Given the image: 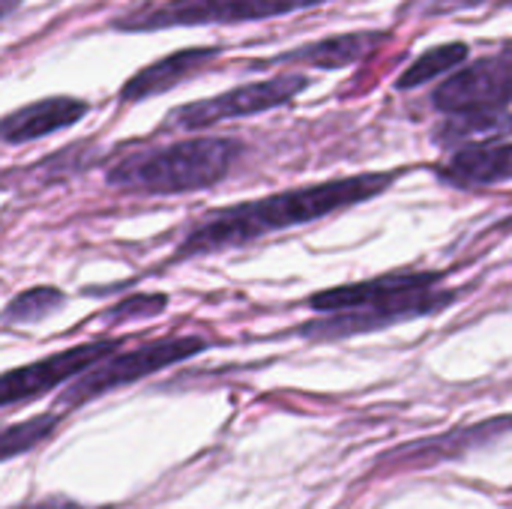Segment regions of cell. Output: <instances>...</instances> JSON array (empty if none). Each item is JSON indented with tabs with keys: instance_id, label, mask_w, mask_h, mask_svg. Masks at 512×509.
<instances>
[{
	"instance_id": "cell-1",
	"label": "cell",
	"mask_w": 512,
	"mask_h": 509,
	"mask_svg": "<svg viewBox=\"0 0 512 509\" xmlns=\"http://www.w3.org/2000/svg\"><path fill=\"white\" fill-rule=\"evenodd\" d=\"M396 171L390 174H354L342 180H327L315 186H300L288 192H276L270 198L243 201L222 207L216 213H207L204 222L192 228V234L180 243L177 258H195L222 252L231 246H246L258 237H267L273 231L297 228L315 219H324L336 210L354 207L360 201H372L384 189L396 183Z\"/></svg>"
},
{
	"instance_id": "cell-2",
	"label": "cell",
	"mask_w": 512,
	"mask_h": 509,
	"mask_svg": "<svg viewBox=\"0 0 512 509\" xmlns=\"http://www.w3.org/2000/svg\"><path fill=\"white\" fill-rule=\"evenodd\" d=\"M243 144L234 138H186L168 147L141 150L108 168L105 180L111 189L132 195H180L222 183Z\"/></svg>"
},
{
	"instance_id": "cell-3",
	"label": "cell",
	"mask_w": 512,
	"mask_h": 509,
	"mask_svg": "<svg viewBox=\"0 0 512 509\" xmlns=\"http://www.w3.org/2000/svg\"><path fill=\"white\" fill-rule=\"evenodd\" d=\"M324 3L330 0H150L117 15L111 27L120 33H153L171 27L243 24V21L291 15Z\"/></svg>"
},
{
	"instance_id": "cell-4",
	"label": "cell",
	"mask_w": 512,
	"mask_h": 509,
	"mask_svg": "<svg viewBox=\"0 0 512 509\" xmlns=\"http://www.w3.org/2000/svg\"><path fill=\"white\" fill-rule=\"evenodd\" d=\"M210 348L207 339L201 336H174V339H156L147 342L141 348L132 351H117L114 357H108L105 363L93 366L87 375L75 378L63 396H60V408H78L90 399H99L111 390L129 387L141 378H150L174 363H183L195 354H204Z\"/></svg>"
},
{
	"instance_id": "cell-5",
	"label": "cell",
	"mask_w": 512,
	"mask_h": 509,
	"mask_svg": "<svg viewBox=\"0 0 512 509\" xmlns=\"http://www.w3.org/2000/svg\"><path fill=\"white\" fill-rule=\"evenodd\" d=\"M306 87H309V78L303 72H285V75H276V78H267V81L231 87V90H225L219 96H210V99L180 105V108H174L168 114L165 126L195 132V129H207V126L222 123V120L264 114V111H273L279 105H288Z\"/></svg>"
},
{
	"instance_id": "cell-6",
	"label": "cell",
	"mask_w": 512,
	"mask_h": 509,
	"mask_svg": "<svg viewBox=\"0 0 512 509\" xmlns=\"http://www.w3.org/2000/svg\"><path fill=\"white\" fill-rule=\"evenodd\" d=\"M117 351H120L117 339H96V342H84V345H75L69 351L51 354L45 360H36L30 366L9 369L0 378V405L9 411L12 405L39 399V396H45L48 390H54V387H60L66 381L72 384L75 378L87 375L93 366L105 363Z\"/></svg>"
},
{
	"instance_id": "cell-7",
	"label": "cell",
	"mask_w": 512,
	"mask_h": 509,
	"mask_svg": "<svg viewBox=\"0 0 512 509\" xmlns=\"http://www.w3.org/2000/svg\"><path fill=\"white\" fill-rule=\"evenodd\" d=\"M512 102V48L489 54L477 63L456 69L435 93L432 105L438 111L465 114V111H501Z\"/></svg>"
},
{
	"instance_id": "cell-8",
	"label": "cell",
	"mask_w": 512,
	"mask_h": 509,
	"mask_svg": "<svg viewBox=\"0 0 512 509\" xmlns=\"http://www.w3.org/2000/svg\"><path fill=\"white\" fill-rule=\"evenodd\" d=\"M456 300L453 291L447 288H426V291H411L405 297L369 306V309H354V312H339V315H324L321 321H312L306 327H300L297 333L315 342L324 339H348L354 333H372L399 321H411V318H423V315H435L444 306H450Z\"/></svg>"
},
{
	"instance_id": "cell-9",
	"label": "cell",
	"mask_w": 512,
	"mask_h": 509,
	"mask_svg": "<svg viewBox=\"0 0 512 509\" xmlns=\"http://www.w3.org/2000/svg\"><path fill=\"white\" fill-rule=\"evenodd\" d=\"M438 282H441V273H390V276H378V279L357 282V285L327 288V291L309 297V309L324 312V315L369 309V306H378V303L405 297L411 291L438 288Z\"/></svg>"
},
{
	"instance_id": "cell-10",
	"label": "cell",
	"mask_w": 512,
	"mask_h": 509,
	"mask_svg": "<svg viewBox=\"0 0 512 509\" xmlns=\"http://www.w3.org/2000/svg\"><path fill=\"white\" fill-rule=\"evenodd\" d=\"M87 111H90V105L84 99L48 96V99L30 102L18 111L6 114L0 123V135L6 144H27V141L45 138L51 132H60V129L78 123Z\"/></svg>"
},
{
	"instance_id": "cell-11",
	"label": "cell",
	"mask_w": 512,
	"mask_h": 509,
	"mask_svg": "<svg viewBox=\"0 0 512 509\" xmlns=\"http://www.w3.org/2000/svg\"><path fill=\"white\" fill-rule=\"evenodd\" d=\"M438 177L459 189H486L512 180V141L477 144L456 150L444 165H438Z\"/></svg>"
},
{
	"instance_id": "cell-12",
	"label": "cell",
	"mask_w": 512,
	"mask_h": 509,
	"mask_svg": "<svg viewBox=\"0 0 512 509\" xmlns=\"http://www.w3.org/2000/svg\"><path fill=\"white\" fill-rule=\"evenodd\" d=\"M384 39H387V33H381V30H357V33L324 36L318 42H306L300 48L276 54L273 60H267V66L303 63V66H318V69H345V66L366 60Z\"/></svg>"
},
{
	"instance_id": "cell-13",
	"label": "cell",
	"mask_w": 512,
	"mask_h": 509,
	"mask_svg": "<svg viewBox=\"0 0 512 509\" xmlns=\"http://www.w3.org/2000/svg\"><path fill=\"white\" fill-rule=\"evenodd\" d=\"M219 57V48H183L174 51L144 69H138L123 87H120V102H141L150 96H159L171 87H177L180 81H186L192 72H198L201 66H207L210 60Z\"/></svg>"
},
{
	"instance_id": "cell-14",
	"label": "cell",
	"mask_w": 512,
	"mask_h": 509,
	"mask_svg": "<svg viewBox=\"0 0 512 509\" xmlns=\"http://www.w3.org/2000/svg\"><path fill=\"white\" fill-rule=\"evenodd\" d=\"M512 135V114L507 108L501 111H465L450 114L438 126V144L441 147H477V144H495L498 138Z\"/></svg>"
},
{
	"instance_id": "cell-15",
	"label": "cell",
	"mask_w": 512,
	"mask_h": 509,
	"mask_svg": "<svg viewBox=\"0 0 512 509\" xmlns=\"http://www.w3.org/2000/svg\"><path fill=\"white\" fill-rule=\"evenodd\" d=\"M468 54H471V48H468L465 42L438 45V48L426 51L423 57H417V60L399 75L396 87H399V90L423 87V84H429L432 78H438V75H444V72H450V69H456V66L462 69V63L468 60Z\"/></svg>"
},
{
	"instance_id": "cell-16",
	"label": "cell",
	"mask_w": 512,
	"mask_h": 509,
	"mask_svg": "<svg viewBox=\"0 0 512 509\" xmlns=\"http://www.w3.org/2000/svg\"><path fill=\"white\" fill-rule=\"evenodd\" d=\"M60 426V414H39L30 417L18 426L3 429V444H0V459H15L24 450H33L36 444H42L45 438H51V432Z\"/></svg>"
},
{
	"instance_id": "cell-17",
	"label": "cell",
	"mask_w": 512,
	"mask_h": 509,
	"mask_svg": "<svg viewBox=\"0 0 512 509\" xmlns=\"http://www.w3.org/2000/svg\"><path fill=\"white\" fill-rule=\"evenodd\" d=\"M63 306V294L57 288H30L24 294H18L9 306H6V324H33L42 321L45 315H51L54 309Z\"/></svg>"
},
{
	"instance_id": "cell-18",
	"label": "cell",
	"mask_w": 512,
	"mask_h": 509,
	"mask_svg": "<svg viewBox=\"0 0 512 509\" xmlns=\"http://www.w3.org/2000/svg\"><path fill=\"white\" fill-rule=\"evenodd\" d=\"M165 297L162 294H138L129 297L123 303H117L114 309L105 312V321H132V318H153L165 309Z\"/></svg>"
},
{
	"instance_id": "cell-19",
	"label": "cell",
	"mask_w": 512,
	"mask_h": 509,
	"mask_svg": "<svg viewBox=\"0 0 512 509\" xmlns=\"http://www.w3.org/2000/svg\"><path fill=\"white\" fill-rule=\"evenodd\" d=\"M495 6H507L512 9V0H414L408 9L432 18V15H450V12H462V9H495Z\"/></svg>"
},
{
	"instance_id": "cell-20",
	"label": "cell",
	"mask_w": 512,
	"mask_h": 509,
	"mask_svg": "<svg viewBox=\"0 0 512 509\" xmlns=\"http://www.w3.org/2000/svg\"><path fill=\"white\" fill-rule=\"evenodd\" d=\"M12 3L15 0H3V15H12Z\"/></svg>"
}]
</instances>
